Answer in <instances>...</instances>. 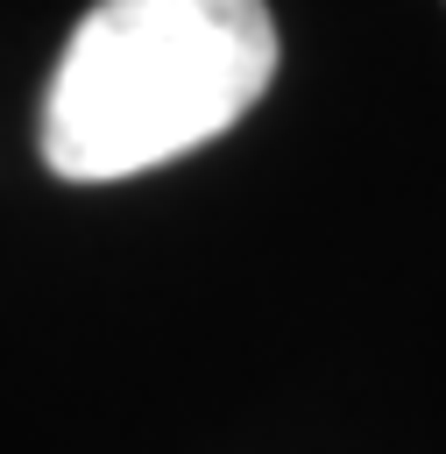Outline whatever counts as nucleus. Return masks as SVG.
Segmentation results:
<instances>
[{"label":"nucleus","instance_id":"obj_1","mask_svg":"<svg viewBox=\"0 0 446 454\" xmlns=\"http://www.w3.org/2000/svg\"><path fill=\"white\" fill-rule=\"evenodd\" d=\"M276 85L269 0H92L42 85V163L113 184L227 135Z\"/></svg>","mask_w":446,"mask_h":454}]
</instances>
